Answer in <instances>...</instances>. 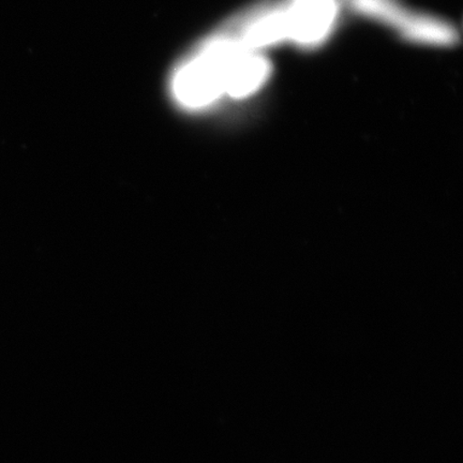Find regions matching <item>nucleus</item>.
Instances as JSON below:
<instances>
[{
    "mask_svg": "<svg viewBox=\"0 0 463 463\" xmlns=\"http://www.w3.org/2000/svg\"><path fill=\"white\" fill-rule=\"evenodd\" d=\"M288 42L315 48L332 33L338 17V0H288L282 4Z\"/></svg>",
    "mask_w": 463,
    "mask_h": 463,
    "instance_id": "2",
    "label": "nucleus"
},
{
    "mask_svg": "<svg viewBox=\"0 0 463 463\" xmlns=\"http://www.w3.org/2000/svg\"><path fill=\"white\" fill-rule=\"evenodd\" d=\"M353 9L367 17L383 22L411 42L432 44L441 33L437 17L412 13L397 0H350Z\"/></svg>",
    "mask_w": 463,
    "mask_h": 463,
    "instance_id": "3",
    "label": "nucleus"
},
{
    "mask_svg": "<svg viewBox=\"0 0 463 463\" xmlns=\"http://www.w3.org/2000/svg\"><path fill=\"white\" fill-rule=\"evenodd\" d=\"M179 102L190 108L207 106L224 94L223 56L213 40L179 69L173 80Z\"/></svg>",
    "mask_w": 463,
    "mask_h": 463,
    "instance_id": "1",
    "label": "nucleus"
}]
</instances>
